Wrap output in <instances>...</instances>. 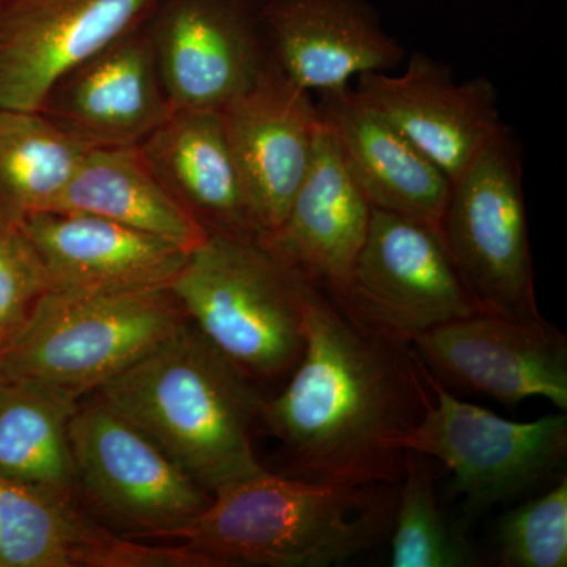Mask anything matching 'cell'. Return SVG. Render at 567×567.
Masks as SVG:
<instances>
[{
    "instance_id": "obj_27",
    "label": "cell",
    "mask_w": 567,
    "mask_h": 567,
    "mask_svg": "<svg viewBox=\"0 0 567 567\" xmlns=\"http://www.w3.org/2000/svg\"><path fill=\"white\" fill-rule=\"evenodd\" d=\"M47 290L43 265L20 223L0 215V350L24 327Z\"/></svg>"
},
{
    "instance_id": "obj_11",
    "label": "cell",
    "mask_w": 567,
    "mask_h": 567,
    "mask_svg": "<svg viewBox=\"0 0 567 567\" xmlns=\"http://www.w3.org/2000/svg\"><path fill=\"white\" fill-rule=\"evenodd\" d=\"M410 349L446 390L505 405L543 398L567 410V338L547 320L476 312L425 331Z\"/></svg>"
},
{
    "instance_id": "obj_13",
    "label": "cell",
    "mask_w": 567,
    "mask_h": 567,
    "mask_svg": "<svg viewBox=\"0 0 567 567\" xmlns=\"http://www.w3.org/2000/svg\"><path fill=\"white\" fill-rule=\"evenodd\" d=\"M427 158L456 181L505 128L487 78L456 81L450 66L413 52L401 73H368L353 89Z\"/></svg>"
},
{
    "instance_id": "obj_20",
    "label": "cell",
    "mask_w": 567,
    "mask_h": 567,
    "mask_svg": "<svg viewBox=\"0 0 567 567\" xmlns=\"http://www.w3.org/2000/svg\"><path fill=\"white\" fill-rule=\"evenodd\" d=\"M320 114L372 208L442 227L451 182L352 87L320 93Z\"/></svg>"
},
{
    "instance_id": "obj_14",
    "label": "cell",
    "mask_w": 567,
    "mask_h": 567,
    "mask_svg": "<svg viewBox=\"0 0 567 567\" xmlns=\"http://www.w3.org/2000/svg\"><path fill=\"white\" fill-rule=\"evenodd\" d=\"M221 115L262 237L282 223L308 173L322 126L319 104L270 61Z\"/></svg>"
},
{
    "instance_id": "obj_17",
    "label": "cell",
    "mask_w": 567,
    "mask_h": 567,
    "mask_svg": "<svg viewBox=\"0 0 567 567\" xmlns=\"http://www.w3.org/2000/svg\"><path fill=\"white\" fill-rule=\"evenodd\" d=\"M372 207L328 126L282 223L257 238L281 262L327 293L352 274L371 224Z\"/></svg>"
},
{
    "instance_id": "obj_15",
    "label": "cell",
    "mask_w": 567,
    "mask_h": 567,
    "mask_svg": "<svg viewBox=\"0 0 567 567\" xmlns=\"http://www.w3.org/2000/svg\"><path fill=\"white\" fill-rule=\"evenodd\" d=\"M262 17L270 61L309 93L342 91L406 58L369 0H265Z\"/></svg>"
},
{
    "instance_id": "obj_25",
    "label": "cell",
    "mask_w": 567,
    "mask_h": 567,
    "mask_svg": "<svg viewBox=\"0 0 567 567\" xmlns=\"http://www.w3.org/2000/svg\"><path fill=\"white\" fill-rule=\"evenodd\" d=\"M391 537L393 567H476L480 550L436 503L431 457L404 451Z\"/></svg>"
},
{
    "instance_id": "obj_6",
    "label": "cell",
    "mask_w": 567,
    "mask_h": 567,
    "mask_svg": "<svg viewBox=\"0 0 567 567\" xmlns=\"http://www.w3.org/2000/svg\"><path fill=\"white\" fill-rule=\"evenodd\" d=\"M440 235L484 312L546 320L536 303L524 162L507 126L451 183Z\"/></svg>"
},
{
    "instance_id": "obj_8",
    "label": "cell",
    "mask_w": 567,
    "mask_h": 567,
    "mask_svg": "<svg viewBox=\"0 0 567 567\" xmlns=\"http://www.w3.org/2000/svg\"><path fill=\"white\" fill-rule=\"evenodd\" d=\"M328 297L354 323L404 346L440 324L484 312L439 230L379 208H372L352 274Z\"/></svg>"
},
{
    "instance_id": "obj_7",
    "label": "cell",
    "mask_w": 567,
    "mask_h": 567,
    "mask_svg": "<svg viewBox=\"0 0 567 567\" xmlns=\"http://www.w3.org/2000/svg\"><path fill=\"white\" fill-rule=\"evenodd\" d=\"M424 374L434 398L399 446L436 458L451 470L447 488L451 496H464L466 517L527 494L565 466L566 412L517 423L462 401L425 369Z\"/></svg>"
},
{
    "instance_id": "obj_2",
    "label": "cell",
    "mask_w": 567,
    "mask_h": 567,
    "mask_svg": "<svg viewBox=\"0 0 567 567\" xmlns=\"http://www.w3.org/2000/svg\"><path fill=\"white\" fill-rule=\"evenodd\" d=\"M99 393L208 494L265 472L251 440L265 399L186 317Z\"/></svg>"
},
{
    "instance_id": "obj_9",
    "label": "cell",
    "mask_w": 567,
    "mask_h": 567,
    "mask_svg": "<svg viewBox=\"0 0 567 567\" xmlns=\"http://www.w3.org/2000/svg\"><path fill=\"white\" fill-rule=\"evenodd\" d=\"M78 487L128 537H167L210 505L212 494L102 398L70 421Z\"/></svg>"
},
{
    "instance_id": "obj_18",
    "label": "cell",
    "mask_w": 567,
    "mask_h": 567,
    "mask_svg": "<svg viewBox=\"0 0 567 567\" xmlns=\"http://www.w3.org/2000/svg\"><path fill=\"white\" fill-rule=\"evenodd\" d=\"M0 567H205V559L115 535L71 496L0 476Z\"/></svg>"
},
{
    "instance_id": "obj_3",
    "label": "cell",
    "mask_w": 567,
    "mask_h": 567,
    "mask_svg": "<svg viewBox=\"0 0 567 567\" xmlns=\"http://www.w3.org/2000/svg\"><path fill=\"white\" fill-rule=\"evenodd\" d=\"M395 502L398 484L312 483L265 470L218 488L167 537L213 567H327L383 543Z\"/></svg>"
},
{
    "instance_id": "obj_21",
    "label": "cell",
    "mask_w": 567,
    "mask_h": 567,
    "mask_svg": "<svg viewBox=\"0 0 567 567\" xmlns=\"http://www.w3.org/2000/svg\"><path fill=\"white\" fill-rule=\"evenodd\" d=\"M140 148L164 189L208 234L260 237L221 111H174Z\"/></svg>"
},
{
    "instance_id": "obj_10",
    "label": "cell",
    "mask_w": 567,
    "mask_h": 567,
    "mask_svg": "<svg viewBox=\"0 0 567 567\" xmlns=\"http://www.w3.org/2000/svg\"><path fill=\"white\" fill-rule=\"evenodd\" d=\"M265 0H158L145 21L174 111H223L270 63Z\"/></svg>"
},
{
    "instance_id": "obj_23",
    "label": "cell",
    "mask_w": 567,
    "mask_h": 567,
    "mask_svg": "<svg viewBox=\"0 0 567 567\" xmlns=\"http://www.w3.org/2000/svg\"><path fill=\"white\" fill-rule=\"evenodd\" d=\"M80 399L0 375V476L73 494L78 487L70 421Z\"/></svg>"
},
{
    "instance_id": "obj_19",
    "label": "cell",
    "mask_w": 567,
    "mask_h": 567,
    "mask_svg": "<svg viewBox=\"0 0 567 567\" xmlns=\"http://www.w3.org/2000/svg\"><path fill=\"white\" fill-rule=\"evenodd\" d=\"M48 290H125L169 286L189 251L133 227L78 212H33L20 221Z\"/></svg>"
},
{
    "instance_id": "obj_26",
    "label": "cell",
    "mask_w": 567,
    "mask_h": 567,
    "mask_svg": "<svg viewBox=\"0 0 567 567\" xmlns=\"http://www.w3.org/2000/svg\"><path fill=\"white\" fill-rule=\"evenodd\" d=\"M495 551L503 567L567 566V477L499 517Z\"/></svg>"
},
{
    "instance_id": "obj_4",
    "label": "cell",
    "mask_w": 567,
    "mask_h": 567,
    "mask_svg": "<svg viewBox=\"0 0 567 567\" xmlns=\"http://www.w3.org/2000/svg\"><path fill=\"white\" fill-rule=\"evenodd\" d=\"M306 279L257 238L208 234L169 284L183 315L251 380L292 374L305 352Z\"/></svg>"
},
{
    "instance_id": "obj_22",
    "label": "cell",
    "mask_w": 567,
    "mask_h": 567,
    "mask_svg": "<svg viewBox=\"0 0 567 567\" xmlns=\"http://www.w3.org/2000/svg\"><path fill=\"white\" fill-rule=\"evenodd\" d=\"M48 210L103 216L186 251H193L208 237L207 230L164 189L140 145L92 147Z\"/></svg>"
},
{
    "instance_id": "obj_16",
    "label": "cell",
    "mask_w": 567,
    "mask_h": 567,
    "mask_svg": "<svg viewBox=\"0 0 567 567\" xmlns=\"http://www.w3.org/2000/svg\"><path fill=\"white\" fill-rule=\"evenodd\" d=\"M40 112L91 147L140 145L174 112L145 22L63 76Z\"/></svg>"
},
{
    "instance_id": "obj_1",
    "label": "cell",
    "mask_w": 567,
    "mask_h": 567,
    "mask_svg": "<svg viewBox=\"0 0 567 567\" xmlns=\"http://www.w3.org/2000/svg\"><path fill=\"white\" fill-rule=\"evenodd\" d=\"M305 352L260 423L287 454L282 476L312 483L398 484L399 443L432 394L410 346L372 333L306 281Z\"/></svg>"
},
{
    "instance_id": "obj_24",
    "label": "cell",
    "mask_w": 567,
    "mask_h": 567,
    "mask_svg": "<svg viewBox=\"0 0 567 567\" xmlns=\"http://www.w3.org/2000/svg\"><path fill=\"white\" fill-rule=\"evenodd\" d=\"M91 148L43 112L0 110V215L48 210Z\"/></svg>"
},
{
    "instance_id": "obj_12",
    "label": "cell",
    "mask_w": 567,
    "mask_h": 567,
    "mask_svg": "<svg viewBox=\"0 0 567 567\" xmlns=\"http://www.w3.org/2000/svg\"><path fill=\"white\" fill-rule=\"evenodd\" d=\"M156 2L0 0V110H43L63 76L144 24Z\"/></svg>"
},
{
    "instance_id": "obj_5",
    "label": "cell",
    "mask_w": 567,
    "mask_h": 567,
    "mask_svg": "<svg viewBox=\"0 0 567 567\" xmlns=\"http://www.w3.org/2000/svg\"><path fill=\"white\" fill-rule=\"evenodd\" d=\"M183 319L169 286L47 290L0 350V375L80 399L141 360Z\"/></svg>"
}]
</instances>
